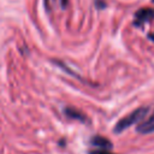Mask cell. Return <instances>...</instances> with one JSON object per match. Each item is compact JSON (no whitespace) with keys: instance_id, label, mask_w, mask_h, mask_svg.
<instances>
[{"instance_id":"6da1fadb","label":"cell","mask_w":154,"mask_h":154,"mask_svg":"<svg viewBox=\"0 0 154 154\" xmlns=\"http://www.w3.org/2000/svg\"><path fill=\"white\" fill-rule=\"evenodd\" d=\"M148 111H149V107L144 106V107H138L136 109H134L131 113H129L128 116H125L124 118H122L114 126V132L119 134L122 131H124L125 129H128L129 126L136 124V123H141L144 117L148 114Z\"/></svg>"},{"instance_id":"7a4b0ae2","label":"cell","mask_w":154,"mask_h":154,"mask_svg":"<svg viewBox=\"0 0 154 154\" xmlns=\"http://www.w3.org/2000/svg\"><path fill=\"white\" fill-rule=\"evenodd\" d=\"M135 20H134V25L140 26L147 22H150L152 19H154V8L152 7H143L140 8L138 11L135 12L134 14Z\"/></svg>"},{"instance_id":"3957f363","label":"cell","mask_w":154,"mask_h":154,"mask_svg":"<svg viewBox=\"0 0 154 154\" xmlns=\"http://www.w3.org/2000/svg\"><path fill=\"white\" fill-rule=\"evenodd\" d=\"M137 131L140 134H150V132H154V111L153 113L146 119V120H142L141 123H138L137 125Z\"/></svg>"},{"instance_id":"277c9868","label":"cell","mask_w":154,"mask_h":154,"mask_svg":"<svg viewBox=\"0 0 154 154\" xmlns=\"http://www.w3.org/2000/svg\"><path fill=\"white\" fill-rule=\"evenodd\" d=\"M89 143H90L94 148H101V149H111V148L113 147L112 142H111L108 138H106V137H103V136H99V135L93 136V137L90 138Z\"/></svg>"},{"instance_id":"5b68a950","label":"cell","mask_w":154,"mask_h":154,"mask_svg":"<svg viewBox=\"0 0 154 154\" xmlns=\"http://www.w3.org/2000/svg\"><path fill=\"white\" fill-rule=\"evenodd\" d=\"M64 114L70 118V119H75V120H79L82 123H87L88 118L84 113H82L79 109H76L73 107H65L64 108Z\"/></svg>"},{"instance_id":"8992f818","label":"cell","mask_w":154,"mask_h":154,"mask_svg":"<svg viewBox=\"0 0 154 154\" xmlns=\"http://www.w3.org/2000/svg\"><path fill=\"white\" fill-rule=\"evenodd\" d=\"M89 154H114L112 152H109V149H101V148H95L91 149L89 152Z\"/></svg>"},{"instance_id":"52a82bcc","label":"cell","mask_w":154,"mask_h":154,"mask_svg":"<svg viewBox=\"0 0 154 154\" xmlns=\"http://www.w3.org/2000/svg\"><path fill=\"white\" fill-rule=\"evenodd\" d=\"M95 6H96L97 8H103V7H106V2H103V1H101V0H96V1H95Z\"/></svg>"},{"instance_id":"ba28073f","label":"cell","mask_w":154,"mask_h":154,"mask_svg":"<svg viewBox=\"0 0 154 154\" xmlns=\"http://www.w3.org/2000/svg\"><path fill=\"white\" fill-rule=\"evenodd\" d=\"M45 1V6H46V10L48 11L49 7H51V0H43Z\"/></svg>"},{"instance_id":"9c48e42d","label":"cell","mask_w":154,"mask_h":154,"mask_svg":"<svg viewBox=\"0 0 154 154\" xmlns=\"http://www.w3.org/2000/svg\"><path fill=\"white\" fill-rule=\"evenodd\" d=\"M59 1H60L61 7H63V8H65V7H66V5H67V0H59Z\"/></svg>"},{"instance_id":"30bf717a","label":"cell","mask_w":154,"mask_h":154,"mask_svg":"<svg viewBox=\"0 0 154 154\" xmlns=\"http://www.w3.org/2000/svg\"><path fill=\"white\" fill-rule=\"evenodd\" d=\"M148 38L154 42V32H149V34H148Z\"/></svg>"},{"instance_id":"8fae6325","label":"cell","mask_w":154,"mask_h":154,"mask_svg":"<svg viewBox=\"0 0 154 154\" xmlns=\"http://www.w3.org/2000/svg\"><path fill=\"white\" fill-rule=\"evenodd\" d=\"M153 2H154V0H153Z\"/></svg>"}]
</instances>
